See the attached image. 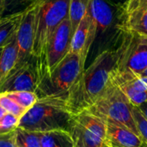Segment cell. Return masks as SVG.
<instances>
[{"mask_svg":"<svg viewBox=\"0 0 147 147\" xmlns=\"http://www.w3.org/2000/svg\"><path fill=\"white\" fill-rule=\"evenodd\" d=\"M124 47L125 41L115 50L108 49L102 52L91 65L84 69L66 99L68 109L73 115L90 108L105 91Z\"/></svg>","mask_w":147,"mask_h":147,"instance_id":"obj_1","label":"cell"},{"mask_svg":"<svg viewBox=\"0 0 147 147\" xmlns=\"http://www.w3.org/2000/svg\"><path fill=\"white\" fill-rule=\"evenodd\" d=\"M72 117L65 99L42 97L38 98L20 118L17 127L39 134L60 130L69 132Z\"/></svg>","mask_w":147,"mask_h":147,"instance_id":"obj_2","label":"cell"},{"mask_svg":"<svg viewBox=\"0 0 147 147\" xmlns=\"http://www.w3.org/2000/svg\"><path fill=\"white\" fill-rule=\"evenodd\" d=\"M85 61L79 54L70 52L41 78L35 91L37 97H59L66 100L71 89L84 71Z\"/></svg>","mask_w":147,"mask_h":147,"instance_id":"obj_3","label":"cell"},{"mask_svg":"<svg viewBox=\"0 0 147 147\" xmlns=\"http://www.w3.org/2000/svg\"><path fill=\"white\" fill-rule=\"evenodd\" d=\"M87 110L106 123L125 127L140 135L133 117V104L121 88L112 81Z\"/></svg>","mask_w":147,"mask_h":147,"instance_id":"obj_4","label":"cell"},{"mask_svg":"<svg viewBox=\"0 0 147 147\" xmlns=\"http://www.w3.org/2000/svg\"><path fill=\"white\" fill-rule=\"evenodd\" d=\"M69 6L70 0H40L37 4L34 56L38 60L40 69L50 37L58 26L69 18Z\"/></svg>","mask_w":147,"mask_h":147,"instance_id":"obj_5","label":"cell"},{"mask_svg":"<svg viewBox=\"0 0 147 147\" xmlns=\"http://www.w3.org/2000/svg\"><path fill=\"white\" fill-rule=\"evenodd\" d=\"M69 133L74 147H102L106 144L107 124L86 109L73 115Z\"/></svg>","mask_w":147,"mask_h":147,"instance_id":"obj_6","label":"cell"},{"mask_svg":"<svg viewBox=\"0 0 147 147\" xmlns=\"http://www.w3.org/2000/svg\"><path fill=\"white\" fill-rule=\"evenodd\" d=\"M41 72L35 57L16 66L0 80V94L16 91H36Z\"/></svg>","mask_w":147,"mask_h":147,"instance_id":"obj_7","label":"cell"},{"mask_svg":"<svg viewBox=\"0 0 147 147\" xmlns=\"http://www.w3.org/2000/svg\"><path fill=\"white\" fill-rule=\"evenodd\" d=\"M72 36L71 22L69 18H66L58 26L48 40L40 68L41 78L70 53Z\"/></svg>","mask_w":147,"mask_h":147,"instance_id":"obj_8","label":"cell"},{"mask_svg":"<svg viewBox=\"0 0 147 147\" xmlns=\"http://www.w3.org/2000/svg\"><path fill=\"white\" fill-rule=\"evenodd\" d=\"M37 3L23 11L22 17L16 33L19 56L16 65L22 64L34 58V43L35 34V16Z\"/></svg>","mask_w":147,"mask_h":147,"instance_id":"obj_9","label":"cell"},{"mask_svg":"<svg viewBox=\"0 0 147 147\" xmlns=\"http://www.w3.org/2000/svg\"><path fill=\"white\" fill-rule=\"evenodd\" d=\"M96 37V26L90 16L89 7L72 36L71 51L79 54L84 60L87 59L90 48Z\"/></svg>","mask_w":147,"mask_h":147,"instance_id":"obj_10","label":"cell"},{"mask_svg":"<svg viewBox=\"0 0 147 147\" xmlns=\"http://www.w3.org/2000/svg\"><path fill=\"white\" fill-rule=\"evenodd\" d=\"M107 124L106 144L110 147H140L144 141L130 129L115 124Z\"/></svg>","mask_w":147,"mask_h":147,"instance_id":"obj_11","label":"cell"},{"mask_svg":"<svg viewBox=\"0 0 147 147\" xmlns=\"http://www.w3.org/2000/svg\"><path fill=\"white\" fill-rule=\"evenodd\" d=\"M89 9L96 25V35L105 32L112 24L114 12L106 0H90Z\"/></svg>","mask_w":147,"mask_h":147,"instance_id":"obj_12","label":"cell"},{"mask_svg":"<svg viewBox=\"0 0 147 147\" xmlns=\"http://www.w3.org/2000/svg\"><path fill=\"white\" fill-rule=\"evenodd\" d=\"M119 87L134 106L139 107L147 102V78L137 77Z\"/></svg>","mask_w":147,"mask_h":147,"instance_id":"obj_13","label":"cell"},{"mask_svg":"<svg viewBox=\"0 0 147 147\" xmlns=\"http://www.w3.org/2000/svg\"><path fill=\"white\" fill-rule=\"evenodd\" d=\"M19 48L16 35L2 48L0 56V75L3 78L17 64Z\"/></svg>","mask_w":147,"mask_h":147,"instance_id":"obj_14","label":"cell"},{"mask_svg":"<svg viewBox=\"0 0 147 147\" xmlns=\"http://www.w3.org/2000/svg\"><path fill=\"white\" fill-rule=\"evenodd\" d=\"M22 13H16L0 18V48L7 45L16 35L22 17Z\"/></svg>","mask_w":147,"mask_h":147,"instance_id":"obj_15","label":"cell"},{"mask_svg":"<svg viewBox=\"0 0 147 147\" xmlns=\"http://www.w3.org/2000/svg\"><path fill=\"white\" fill-rule=\"evenodd\" d=\"M147 10V0H127L124 5L125 28L128 31Z\"/></svg>","mask_w":147,"mask_h":147,"instance_id":"obj_16","label":"cell"},{"mask_svg":"<svg viewBox=\"0 0 147 147\" xmlns=\"http://www.w3.org/2000/svg\"><path fill=\"white\" fill-rule=\"evenodd\" d=\"M41 147H74L69 132L53 131L40 134Z\"/></svg>","mask_w":147,"mask_h":147,"instance_id":"obj_17","label":"cell"},{"mask_svg":"<svg viewBox=\"0 0 147 147\" xmlns=\"http://www.w3.org/2000/svg\"><path fill=\"white\" fill-rule=\"evenodd\" d=\"M90 0H70L69 20L71 24L72 34L75 33L81 20L85 16Z\"/></svg>","mask_w":147,"mask_h":147,"instance_id":"obj_18","label":"cell"},{"mask_svg":"<svg viewBox=\"0 0 147 147\" xmlns=\"http://www.w3.org/2000/svg\"><path fill=\"white\" fill-rule=\"evenodd\" d=\"M17 147H41L39 133L27 131L21 127L15 129Z\"/></svg>","mask_w":147,"mask_h":147,"instance_id":"obj_19","label":"cell"},{"mask_svg":"<svg viewBox=\"0 0 147 147\" xmlns=\"http://www.w3.org/2000/svg\"><path fill=\"white\" fill-rule=\"evenodd\" d=\"M4 11L3 16L22 13L29 7L39 3L40 0H3Z\"/></svg>","mask_w":147,"mask_h":147,"instance_id":"obj_20","label":"cell"},{"mask_svg":"<svg viewBox=\"0 0 147 147\" xmlns=\"http://www.w3.org/2000/svg\"><path fill=\"white\" fill-rule=\"evenodd\" d=\"M7 95L26 111L32 108L38 100L36 94L31 91H16L7 93Z\"/></svg>","mask_w":147,"mask_h":147,"instance_id":"obj_21","label":"cell"},{"mask_svg":"<svg viewBox=\"0 0 147 147\" xmlns=\"http://www.w3.org/2000/svg\"><path fill=\"white\" fill-rule=\"evenodd\" d=\"M0 106L6 111V113L13 115L18 118H21L26 112L24 109L20 107L7 94H0Z\"/></svg>","mask_w":147,"mask_h":147,"instance_id":"obj_22","label":"cell"},{"mask_svg":"<svg viewBox=\"0 0 147 147\" xmlns=\"http://www.w3.org/2000/svg\"><path fill=\"white\" fill-rule=\"evenodd\" d=\"M133 117L138 132L143 141L147 144V119L142 115L138 107L133 105Z\"/></svg>","mask_w":147,"mask_h":147,"instance_id":"obj_23","label":"cell"},{"mask_svg":"<svg viewBox=\"0 0 147 147\" xmlns=\"http://www.w3.org/2000/svg\"><path fill=\"white\" fill-rule=\"evenodd\" d=\"M19 121L20 118L8 113L5 114L0 120V134L15 130L19 125Z\"/></svg>","mask_w":147,"mask_h":147,"instance_id":"obj_24","label":"cell"},{"mask_svg":"<svg viewBox=\"0 0 147 147\" xmlns=\"http://www.w3.org/2000/svg\"><path fill=\"white\" fill-rule=\"evenodd\" d=\"M128 32L141 36H147V10L142 15L140 19L128 30Z\"/></svg>","mask_w":147,"mask_h":147,"instance_id":"obj_25","label":"cell"},{"mask_svg":"<svg viewBox=\"0 0 147 147\" xmlns=\"http://www.w3.org/2000/svg\"><path fill=\"white\" fill-rule=\"evenodd\" d=\"M0 147H17L15 130L0 134Z\"/></svg>","mask_w":147,"mask_h":147,"instance_id":"obj_26","label":"cell"},{"mask_svg":"<svg viewBox=\"0 0 147 147\" xmlns=\"http://www.w3.org/2000/svg\"><path fill=\"white\" fill-rule=\"evenodd\" d=\"M138 108L140 110V112L142 113V115L147 119V102H145V103H143L142 105L139 106Z\"/></svg>","mask_w":147,"mask_h":147,"instance_id":"obj_27","label":"cell"},{"mask_svg":"<svg viewBox=\"0 0 147 147\" xmlns=\"http://www.w3.org/2000/svg\"><path fill=\"white\" fill-rule=\"evenodd\" d=\"M3 11H4V1L0 0V18L3 16Z\"/></svg>","mask_w":147,"mask_h":147,"instance_id":"obj_28","label":"cell"},{"mask_svg":"<svg viewBox=\"0 0 147 147\" xmlns=\"http://www.w3.org/2000/svg\"><path fill=\"white\" fill-rule=\"evenodd\" d=\"M5 114H7V113H6V111H5V110H4V109L0 106V120L4 116V115H5Z\"/></svg>","mask_w":147,"mask_h":147,"instance_id":"obj_29","label":"cell"},{"mask_svg":"<svg viewBox=\"0 0 147 147\" xmlns=\"http://www.w3.org/2000/svg\"><path fill=\"white\" fill-rule=\"evenodd\" d=\"M140 77H143V78H147V68L141 73V75Z\"/></svg>","mask_w":147,"mask_h":147,"instance_id":"obj_30","label":"cell"},{"mask_svg":"<svg viewBox=\"0 0 147 147\" xmlns=\"http://www.w3.org/2000/svg\"><path fill=\"white\" fill-rule=\"evenodd\" d=\"M140 147H147V144H146V143L144 142V143H143V145H142Z\"/></svg>","mask_w":147,"mask_h":147,"instance_id":"obj_31","label":"cell"},{"mask_svg":"<svg viewBox=\"0 0 147 147\" xmlns=\"http://www.w3.org/2000/svg\"><path fill=\"white\" fill-rule=\"evenodd\" d=\"M2 48H0V56H1V53H2ZM0 80H1V75H0Z\"/></svg>","mask_w":147,"mask_h":147,"instance_id":"obj_32","label":"cell"},{"mask_svg":"<svg viewBox=\"0 0 147 147\" xmlns=\"http://www.w3.org/2000/svg\"><path fill=\"white\" fill-rule=\"evenodd\" d=\"M102 147H110V146H109V145H107V144H105V145H104V146H102Z\"/></svg>","mask_w":147,"mask_h":147,"instance_id":"obj_33","label":"cell"}]
</instances>
